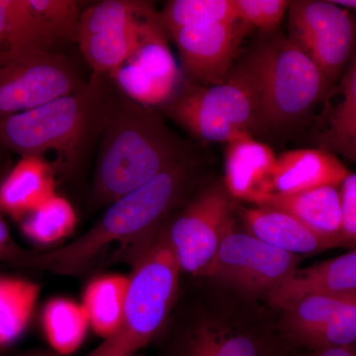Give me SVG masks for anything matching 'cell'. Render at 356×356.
<instances>
[{
  "label": "cell",
  "instance_id": "6da1fadb",
  "mask_svg": "<svg viewBox=\"0 0 356 356\" xmlns=\"http://www.w3.org/2000/svg\"><path fill=\"white\" fill-rule=\"evenodd\" d=\"M180 299L159 334V356H289L280 312L207 280Z\"/></svg>",
  "mask_w": 356,
  "mask_h": 356
},
{
  "label": "cell",
  "instance_id": "7a4b0ae2",
  "mask_svg": "<svg viewBox=\"0 0 356 356\" xmlns=\"http://www.w3.org/2000/svg\"><path fill=\"white\" fill-rule=\"evenodd\" d=\"M194 156L191 145L166 125L158 110L134 102L112 83L98 139L91 202L109 206Z\"/></svg>",
  "mask_w": 356,
  "mask_h": 356
},
{
  "label": "cell",
  "instance_id": "3957f363",
  "mask_svg": "<svg viewBox=\"0 0 356 356\" xmlns=\"http://www.w3.org/2000/svg\"><path fill=\"white\" fill-rule=\"evenodd\" d=\"M200 161L192 156L166 168L139 188L110 204L102 217L83 236L51 252H37L26 264L60 275L81 273L112 243L153 240L200 182Z\"/></svg>",
  "mask_w": 356,
  "mask_h": 356
},
{
  "label": "cell",
  "instance_id": "277c9868",
  "mask_svg": "<svg viewBox=\"0 0 356 356\" xmlns=\"http://www.w3.org/2000/svg\"><path fill=\"white\" fill-rule=\"evenodd\" d=\"M111 86L92 74L76 92L0 119V147L44 159L57 175L76 172L98 143Z\"/></svg>",
  "mask_w": 356,
  "mask_h": 356
},
{
  "label": "cell",
  "instance_id": "5b68a950",
  "mask_svg": "<svg viewBox=\"0 0 356 356\" xmlns=\"http://www.w3.org/2000/svg\"><path fill=\"white\" fill-rule=\"evenodd\" d=\"M181 273L165 224L135 248L120 329L86 356H130L158 339L179 296Z\"/></svg>",
  "mask_w": 356,
  "mask_h": 356
},
{
  "label": "cell",
  "instance_id": "8992f818",
  "mask_svg": "<svg viewBox=\"0 0 356 356\" xmlns=\"http://www.w3.org/2000/svg\"><path fill=\"white\" fill-rule=\"evenodd\" d=\"M242 60L259 96V129L285 131L300 123L331 88L313 60L282 34L268 33Z\"/></svg>",
  "mask_w": 356,
  "mask_h": 356
},
{
  "label": "cell",
  "instance_id": "52a82bcc",
  "mask_svg": "<svg viewBox=\"0 0 356 356\" xmlns=\"http://www.w3.org/2000/svg\"><path fill=\"white\" fill-rule=\"evenodd\" d=\"M161 111L206 142L228 144L259 129V96L243 62L218 86H181Z\"/></svg>",
  "mask_w": 356,
  "mask_h": 356
},
{
  "label": "cell",
  "instance_id": "ba28073f",
  "mask_svg": "<svg viewBox=\"0 0 356 356\" xmlns=\"http://www.w3.org/2000/svg\"><path fill=\"white\" fill-rule=\"evenodd\" d=\"M84 81L64 55L39 47L0 50V119L76 92Z\"/></svg>",
  "mask_w": 356,
  "mask_h": 356
},
{
  "label": "cell",
  "instance_id": "9c48e42d",
  "mask_svg": "<svg viewBox=\"0 0 356 356\" xmlns=\"http://www.w3.org/2000/svg\"><path fill=\"white\" fill-rule=\"evenodd\" d=\"M301 261L300 255L271 247L248 232L238 231L235 224L197 277L215 281L248 298L266 301L296 273Z\"/></svg>",
  "mask_w": 356,
  "mask_h": 356
},
{
  "label": "cell",
  "instance_id": "30bf717a",
  "mask_svg": "<svg viewBox=\"0 0 356 356\" xmlns=\"http://www.w3.org/2000/svg\"><path fill=\"white\" fill-rule=\"evenodd\" d=\"M231 196L221 181L206 185L165 222L182 273L197 277L236 224Z\"/></svg>",
  "mask_w": 356,
  "mask_h": 356
},
{
  "label": "cell",
  "instance_id": "8fae6325",
  "mask_svg": "<svg viewBox=\"0 0 356 356\" xmlns=\"http://www.w3.org/2000/svg\"><path fill=\"white\" fill-rule=\"evenodd\" d=\"M289 38L317 65L330 86L356 50V17L332 0H297L289 9Z\"/></svg>",
  "mask_w": 356,
  "mask_h": 356
},
{
  "label": "cell",
  "instance_id": "7c38bea8",
  "mask_svg": "<svg viewBox=\"0 0 356 356\" xmlns=\"http://www.w3.org/2000/svg\"><path fill=\"white\" fill-rule=\"evenodd\" d=\"M278 312L295 348L310 351L356 343V292L308 295Z\"/></svg>",
  "mask_w": 356,
  "mask_h": 356
},
{
  "label": "cell",
  "instance_id": "4fadbf2b",
  "mask_svg": "<svg viewBox=\"0 0 356 356\" xmlns=\"http://www.w3.org/2000/svg\"><path fill=\"white\" fill-rule=\"evenodd\" d=\"M158 14L147 20L139 48L109 77L134 102L161 107L181 88V76Z\"/></svg>",
  "mask_w": 356,
  "mask_h": 356
},
{
  "label": "cell",
  "instance_id": "5bb4252c",
  "mask_svg": "<svg viewBox=\"0 0 356 356\" xmlns=\"http://www.w3.org/2000/svg\"><path fill=\"white\" fill-rule=\"evenodd\" d=\"M248 27L236 20L184 28L170 35L186 74L200 86H213L228 79Z\"/></svg>",
  "mask_w": 356,
  "mask_h": 356
},
{
  "label": "cell",
  "instance_id": "9a60e30c",
  "mask_svg": "<svg viewBox=\"0 0 356 356\" xmlns=\"http://www.w3.org/2000/svg\"><path fill=\"white\" fill-rule=\"evenodd\" d=\"M277 156L245 135L227 144L224 184L232 198L261 206L274 193Z\"/></svg>",
  "mask_w": 356,
  "mask_h": 356
},
{
  "label": "cell",
  "instance_id": "2e32d148",
  "mask_svg": "<svg viewBox=\"0 0 356 356\" xmlns=\"http://www.w3.org/2000/svg\"><path fill=\"white\" fill-rule=\"evenodd\" d=\"M353 292H356V248L329 261L305 268L299 267L264 302L271 308L281 310L308 295Z\"/></svg>",
  "mask_w": 356,
  "mask_h": 356
},
{
  "label": "cell",
  "instance_id": "e0dca14e",
  "mask_svg": "<svg viewBox=\"0 0 356 356\" xmlns=\"http://www.w3.org/2000/svg\"><path fill=\"white\" fill-rule=\"evenodd\" d=\"M350 170L339 156L321 149H300L277 156L274 193L293 194L324 186H341Z\"/></svg>",
  "mask_w": 356,
  "mask_h": 356
},
{
  "label": "cell",
  "instance_id": "ac0fdd59",
  "mask_svg": "<svg viewBox=\"0 0 356 356\" xmlns=\"http://www.w3.org/2000/svg\"><path fill=\"white\" fill-rule=\"evenodd\" d=\"M241 216L248 233L289 254L301 257L336 248L285 211L269 206H254L243 209Z\"/></svg>",
  "mask_w": 356,
  "mask_h": 356
},
{
  "label": "cell",
  "instance_id": "d6986e66",
  "mask_svg": "<svg viewBox=\"0 0 356 356\" xmlns=\"http://www.w3.org/2000/svg\"><path fill=\"white\" fill-rule=\"evenodd\" d=\"M261 206L289 213L336 248L343 245V206L339 186H324L293 194L273 193Z\"/></svg>",
  "mask_w": 356,
  "mask_h": 356
},
{
  "label": "cell",
  "instance_id": "ffe728a7",
  "mask_svg": "<svg viewBox=\"0 0 356 356\" xmlns=\"http://www.w3.org/2000/svg\"><path fill=\"white\" fill-rule=\"evenodd\" d=\"M57 173L36 156H21L0 182V212L23 220L57 194Z\"/></svg>",
  "mask_w": 356,
  "mask_h": 356
},
{
  "label": "cell",
  "instance_id": "44dd1931",
  "mask_svg": "<svg viewBox=\"0 0 356 356\" xmlns=\"http://www.w3.org/2000/svg\"><path fill=\"white\" fill-rule=\"evenodd\" d=\"M158 11L140 18L135 24L109 28L76 40L79 50L93 74H110L121 67L139 48L147 20Z\"/></svg>",
  "mask_w": 356,
  "mask_h": 356
},
{
  "label": "cell",
  "instance_id": "7402d4cb",
  "mask_svg": "<svg viewBox=\"0 0 356 356\" xmlns=\"http://www.w3.org/2000/svg\"><path fill=\"white\" fill-rule=\"evenodd\" d=\"M341 102L318 135V145L356 163V50L341 76Z\"/></svg>",
  "mask_w": 356,
  "mask_h": 356
},
{
  "label": "cell",
  "instance_id": "603a6c76",
  "mask_svg": "<svg viewBox=\"0 0 356 356\" xmlns=\"http://www.w3.org/2000/svg\"><path fill=\"white\" fill-rule=\"evenodd\" d=\"M129 277L105 275L91 281L84 292L83 306L93 331L107 339L120 329Z\"/></svg>",
  "mask_w": 356,
  "mask_h": 356
},
{
  "label": "cell",
  "instance_id": "cb8c5ba5",
  "mask_svg": "<svg viewBox=\"0 0 356 356\" xmlns=\"http://www.w3.org/2000/svg\"><path fill=\"white\" fill-rule=\"evenodd\" d=\"M41 288L33 281L0 276V348L17 341L27 329Z\"/></svg>",
  "mask_w": 356,
  "mask_h": 356
},
{
  "label": "cell",
  "instance_id": "d4e9b609",
  "mask_svg": "<svg viewBox=\"0 0 356 356\" xmlns=\"http://www.w3.org/2000/svg\"><path fill=\"white\" fill-rule=\"evenodd\" d=\"M89 324L83 305L65 298L51 300L44 306L43 329L51 350L70 355L79 350L86 339Z\"/></svg>",
  "mask_w": 356,
  "mask_h": 356
},
{
  "label": "cell",
  "instance_id": "484cf974",
  "mask_svg": "<svg viewBox=\"0 0 356 356\" xmlns=\"http://www.w3.org/2000/svg\"><path fill=\"white\" fill-rule=\"evenodd\" d=\"M166 32L238 19L235 0H170L158 13Z\"/></svg>",
  "mask_w": 356,
  "mask_h": 356
},
{
  "label": "cell",
  "instance_id": "4316f807",
  "mask_svg": "<svg viewBox=\"0 0 356 356\" xmlns=\"http://www.w3.org/2000/svg\"><path fill=\"white\" fill-rule=\"evenodd\" d=\"M76 220L72 204L56 194L21 220V229L33 242L50 245L70 236Z\"/></svg>",
  "mask_w": 356,
  "mask_h": 356
},
{
  "label": "cell",
  "instance_id": "83f0119b",
  "mask_svg": "<svg viewBox=\"0 0 356 356\" xmlns=\"http://www.w3.org/2000/svg\"><path fill=\"white\" fill-rule=\"evenodd\" d=\"M48 50L63 42H76L81 14L76 0H27Z\"/></svg>",
  "mask_w": 356,
  "mask_h": 356
},
{
  "label": "cell",
  "instance_id": "f1b7e54d",
  "mask_svg": "<svg viewBox=\"0 0 356 356\" xmlns=\"http://www.w3.org/2000/svg\"><path fill=\"white\" fill-rule=\"evenodd\" d=\"M156 13L154 4L136 0H104L88 6L81 14L76 40L109 28L135 24L140 18Z\"/></svg>",
  "mask_w": 356,
  "mask_h": 356
},
{
  "label": "cell",
  "instance_id": "f546056e",
  "mask_svg": "<svg viewBox=\"0 0 356 356\" xmlns=\"http://www.w3.org/2000/svg\"><path fill=\"white\" fill-rule=\"evenodd\" d=\"M28 46L48 50L27 0H0V50Z\"/></svg>",
  "mask_w": 356,
  "mask_h": 356
},
{
  "label": "cell",
  "instance_id": "4dcf8cb0",
  "mask_svg": "<svg viewBox=\"0 0 356 356\" xmlns=\"http://www.w3.org/2000/svg\"><path fill=\"white\" fill-rule=\"evenodd\" d=\"M290 3L287 0H235L238 19L266 34L275 31Z\"/></svg>",
  "mask_w": 356,
  "mask_h": 356
},
{
  "label": "cell",
  "instance_id": "1f68e13d",
  "mask_svg": "<svg viewBox=\"0 0 356 356\" xmlns=\"http://www.w3.org/2000/svg\"><path fill=\"white\" fill-rule=\"evenodd\" d=\"M339 189L343 206V248H356V172H350Z\"/></svg>",
  "mask_w": 356,
  "mask_h": 356
},
{
  "label": "cell",
  "instance_id": "d6a6232c",
  "mask_svg": "<svg viewBox=\"0 0 356 356\" xmlns=\"http://www.w3.org/2000/svg\"><path fill=\"white\" fill-rule=\"evenodd\" d=\"M37 252L25 250L14 242L8 227L0 212V262L25 267V264Z\"/></svg>",
  "mask_w": 356,
  "mask_h": 356
},
{
  "label": "cell",
  "instance_id": "836d02e7",
  "mask_svg": "<svg viewBox=\"0 0 356 356\" xmlns=\"http://www.w3.org/2000/svg\"><path fill=\"white\" fill-rule=\"evenodd\" d=\"M301 356H356V343L350 346H339V348L310 350Z\"/></svg>",
  "mask_w": 356,
  "mask_h": 356
},
{
  "label": "cell",
  "instance_id": "e575fe53",
  "mask_svg": "<svg viewBox=\"0 0 356 356\" xmlns=\"http://www.w3.org/2000/svg\"><path fill=\"white\" fill-rule=\"evenodd\" d=\"M15 356H65L62 355H58V353H55L53 350H30L23 351V353H18ZM130 356H140L139 355H133Z\"/></svg>",
  "mask_w": 356,
  "mask_h": 356
},
{
  "label": "cell",
  "instance_id": "d590c367",
  "mask_svg": "<svg viewBox=\"0 0 356 356\" xmlns=\"http://www.w3.org/2000/svg\"><path fill=\"white\" fill-rule=\"evenodd\" d=\"M332 2L351 13L356 11V0H332Z\"/></svg>",
  "mask_w": 356,
  "mask_h": 356
}]
</instances>
